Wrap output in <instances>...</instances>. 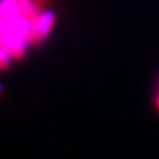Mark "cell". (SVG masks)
I'll list each match as a JSON object with an SVG mask.
<instances>
[{"label": "cell", "mask_w": 159, "mask_h": 159, "mask_svg": "<svg viewBox=\"0 0 159 159\" xmlns=\"http://www.w3.org/2000/svg\"><path fill=\"white\" fill-rule=\"evenodd\" d=\"M10 53L7 49L0 46V70H4L10 66Z\"/></svg>", "instance_id": "2"}, {"label": "cell", "mask_w": 159, "mask_h": 159, "mask_svg": "<svg viewBox=\"0 0 159 159\" xmlns=\"http://www.w3.org/2000/svg\"><path fill=\"white\" fill-rule=\"evenodd\" d=\"M157 107H158V110H159V95H158V98H157Z\"/></svg>", "instance_id": "4"}, {"label": "cell", "mask_w": 159, "mask_h": 159, "mask_svg": "<svg viewBox=\"0 0 159 159\" xmlns=\"http://www.w3.org/2000/svg\"><path fill=\"white\" fill-rule=\"evenodd\" d=\"M55 14L53 13H43L36 18V21L31 25L28 36L32 42H39L45 39L55 25Z\"/></svg>", "instance_id": "1"}, {"label": "cell", "mask_w": 159, "mask_h": 159, "mask_svg": "<svg viewBox=\"0 0 159 159\" xmlns=\"http://www.w3.org/2000/svg\"><path fill=\"white\" fill-rule=\"evenodd\" d=\"M4 92V87H3L2 84H0V96H2V93Z\"/></svg>", "instance_id": "3"}]
</instances>
